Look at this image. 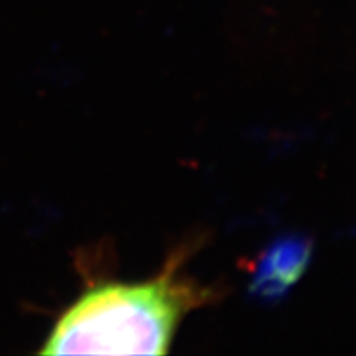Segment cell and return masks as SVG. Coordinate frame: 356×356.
<instances>
[{
  "mask_svg": "<svg viewBox=\"0 0 356 356\" xmlns=\"http://www.w3.org/2000/svg\"><path fill=\"white\" fill-rule=\"evenodd\" d=\"M191 251L181 244L145 282L91 284L61 314L40 353L167 355L181 320L220 297L181 274Z\"/></svg>",
  "mask_w": 356,
  "mask_h": 356,
  "instance_id": "obj_1",
  "label": "cell"
},
{
  "mask_svg": "<svg viewBox=\"0 0 356 356\" xmlns=\"http://www.w3.org/2000/svg\"><path fill=\"white\" fill-rule=\"evenodd\" d=\"M312 257V241L302 236L277 239L256 262L249 291L266 302L282 299L304 275Z\"/></svg>",
  "mask_w": 356,
  "mask_h": 356,
  "instance_id": "obj_2",
  "label": "cell"
}]
</instances>
